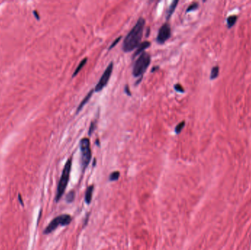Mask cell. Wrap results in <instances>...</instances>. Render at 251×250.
Returning <instances> with one entry per match:
<instances>
[{
	"mask_svg": "<svg viewBox=\"0 0 251 250\" xmlns=\"http://www.w3.org/2000/svg\"><path fill=\"white\" fill-rule=\"evenodd\" d=\"M145 21L143 18L140 17L134 27L128 33L123 42L122 49L124 52H130L134 49L137 48L143 38V29Z\"/></svg>",
	"mask_w": 251,
	"mask_h": 250,
	"instance_id": "6da1fadb",
	"label": "cell"
},
{
	"mask_svg": "<svg viewBox=\"0 0 251 250\" xmlns=\"http://www.w3.org/2000/svg\"><path fill=\"white\" fill-rule=\"evenodd\" d=\"M71 164H72V159L70 158L68 160L67 162L65 164L64 168H63L62 175H61L60 179L58 183V186H57V194H56L55 200L56 202H58L63 197V194L65 193L66 187H67L68 181L70 178V173H71Z\"/></svg>",
	"mask_w": 251,
	"mask_h": 250,
	"instance_id": "7a4b0ae2",
	"label": "cell"
},
{
	"mask_svg": "<svg viewBox=\"0 0 251 250\" xmlns=\"http://www.w3.org/2000/svg\"><path fill=\"white\" fill-rule=\"evenodd\" d=\"M151 63V56L146 52H143L140 54L135 62L133 67L132 73L134 77L142 76Z\"/></svg>",
	"mask_w": 251,
	"mask_h": 250,
	"instance_id": "3957f363",
	"label": "cell"
},
{
	"mask_svg": "<svg viewBox=\"0 0 251 250\" xmlns=\"http://www.w3.org/2000/svg\"><path fill=\"white\" fill-rule=\"evenodd\" d=\"M81 150V164L82 170H85L90 164L92 153L90 149V142L88 138H83L80 143Z\"/></svg>",
	"mask_w": 251,
	"mask_h": 250,
	"instance_id": "277c9868",
	"label": "cell"
},
{
	"mask_svg": "<svg viewBox=\"0 0 251 250\" xmlns=\"http://www.w3.org/2000/svg\"><path fill=\"white\" fill-rule=\"evenodd\" d=\"M72 218L70 215L68 214H63V215L57 216L56 218L52 220V221L49 224L46 228L45 229L43 233L44 234H49L56 230L58 228L59 225H62V226H66L68 225L71 222Z\"/></svg>",
	"mask_w": 251,
	"mask_h": 250,
	"instance_id": "5b68a950",
	"label": "cell"
},
{
	"mask_svg": "<svg viewBox=\"0 0 251 250\" xmlns=\"http://www.w3.org/2000/svg\"><path fill=\"white\" fill-rule=\"evenodd\" d=\"M112 70H113V62H110V65L107 66V68H106V70L103 72V73L102 76H101V79H99L98 84H96V87H95L94 91L99 93L106 87L109 80H110V76H111L112 75Z\"/></svg>",
	"mask_w": 251,
	"mask_h": 250,
	"instance_id": "8992f818",
	"label": "cell"
},
{
	"mask_svg": "<svg viewBox=\"0 0 251 250\" xmlns=\"http://www.w3.org/2000/svg\"><path fill=\"white\" fill-rule=\"evenodd\" d=\"M171 36V26L168 24H165L161 26L158 32L157 41L159 43L162 44L167 41Z\"/></svg>",
	"mask_w": 251,
	"mask_h": 250,
	"instance_id": "52a82bcc",
	"label": "cell"
},
{
	"mask_svg": "<svg viewBox=\"0 0 251 250\" xmlns=\"http://www.w3.org/2000/svg\"><path fill=\"white\" fill-rule=\"evenodd\" d=\"M151 46V43L149 41H144L143 43H140V45L137 46L136 52H134V55H133V58L137 57L139 54H141L142 53L145 52V49H147Z\"/></svg>",
	"mask_w": 251,
	"mask_h": 250,
	"instance_id": "ba28073f",
	"label": "cell"
},
{
	"mask_svg": "<svg viewBox=\"0 0 251 250\" xmlns=\"http://www.w3.org/2000/svg\"><path fill=\"white\" fill-rule=\"evenodd\" d=\"M93 92H94V90H91L90 92L87 93V96H86L85 98H83V100L81 101V103H80V105H79L78 108H77V110H76V114L79 113V112H80V111L82 110V109L83 108L84 106H85V105L86 104V103H87V102L90 101V98L92 97L93 94Z\"/></svg>",
	"mask_w": 251,
	"mask_h": 250,
	"instance_id": "9c48e42d",
	"label": "cell"
},
{
	"mask_svg": "<svg viewBox=\"0 0 251 250\" xmlns=\"http://www.w3.org/2000/svg\"><path fill=\"white\" fill-rule=\"evenodd\" d=\"M93 189H94L93 186H90L88 188H87V190H86L85 200V202H87V204H90L91 202V200H92Z\"/></svg>",
	"mask_w": 251,
	"mask_h": 250,
	"instance_id": "30bf717a",
	"label": "cell"
},
{
	"mask_svg": "<svg viewBox=\"0 0 251 250\" xmlns=\"http://www.w3.org/2000/svg\"><path fill=\"white\" fill-rule=\"evenodd\" d=\"M178 0H175V1H173V2L171 3V6L169 7V8L168 9V10H167V19H169L171 17V15H173V13H174L175 8H176V6L177 5H178Z\"/></svg>",
	"mask_w": 251,
	"mask_h": 250,
	"instance_id": "8fae6325",
	"label": "cell"
},
{
	"mask_svg": "<svg viewBox=\"0 0 251 250\" xmlns=\"http://www.w3.org/2000/svg\"><path fill=\"white\" fill-rule=\"evenodd\" d=\"M87 58H84V59L80 62V64H79V66H77V68H76V70H75L74 72H73V75H72V77H75L77 74H78L79 73H80V70H82V68H83V67L85 66V64L87 63Z\"/></svg>",
	"mask_w": 251,
	"mask_h": 250,
	"instance_id": "7c38bea8",
	"label": "cell"
},
{
	"mask_svg": "<svg viewBox=\"0 0 251 250\" xmlns=\"http://www.w3.org/2000/svg\"><path fill=\"white\" fill-rule=\"evenodd\" d=\"M236 22V15H231L230 16L229 19H228V26L229 27H231L235 24V23Z\"/></svg>",
	"mask_w": 251,
	"mask_h": 250,
	"instance_id": "4fadbf2b",
	"label": "cell"
},
{
	"mask_svg": "<svg viewBox=\"0 0 251 250\" xmlns=\"http://www.w3.org/2000/svg\"><path fill=\"white\" fill-rule=\"evenodd\" d=\"M218 74H219V68L217 66L214 67L212 70L211 76L210 77H211L212 79H215L218 76Z\"/></svg>",
	"mask_w": 251,
	"mask_h": 250,
	"instance_id": "5bb4252c",
	"label": "cell"
},
{
	"mask_svg": "<svg viewBox=\"0 0 251 250\" xmlns=\"http://www.w3.org/2000/svg\"><path fill=\"white\" fill-rule=\"evenodd\" d=\"M119 177H120V172L115 171L112 172L110 175V181H115L118 180Z\"/></svg>",
	"mask_w": 251,
	"mask_h": 250,
	"instance_id": "9a60e30c",
	"label": "cell"
},
{
	"mask_svg": "<svg viewBox=\"0 0 251 250\" xmlns=\"http://www.w3.org/2000/svg\"><path fill=\"white\" fill-rule=\"evenodd\" d=\"M184 126H185V122H184V121H182V122L178 123V124L176 126V127H175V133H176L177 134L180 133L181 131H182V129H183V128L184 127Z\"/></svg>",
	"mask_w": 251,
	"mask_h": 250,
	"instance_id": "2e32d148",
	"label": "cell"
},
{
	"mask_svg": "<svg viewBox=\"0 0 251 250\" xmlns=\"http://www.w3.org/2000/svg\"><path fill=\"white\" fill-rule=\"evenodd\" d=\"M74 197H75V192H74V191H70V192L68 194L67 198H66V200H67L68 202H71L73 200H74Z\"/></svg>",
	"mask_w": 251,
	"mask_h": 250,
	"instance_id": "e0dca14e",
	"label": "cell"
},
{
	"mask_svg": "<svg viewBox=\"0 0 251 250\" xmlns=\"http://www.w3.org/2000/svg\"><path fill=\"white\" fill-rule=\"evenodd\" d=\"M198 8V2H193L188 7V8L187 9V12L188 13V12H190V11H192V10H196Z\"/></svg>",
	"mask_w": 251,
	"mask_h": 250,
	"instance_id": "ac0fdd59",
	"label": "cell"
},
{
	"mask_svg": "<svg viewBox=\"0 0 251 250\" xmlns=\"http://www.w3.org/2000/svg\"><path fill=\"white\" fill-rule=\"evenodd\" d=\"M95 129H96V123H95V122H92L90 123V128H89V131H88L89 136H92L93 133L94 132Z\"/></svg>",
	"mask_w": 251,
	"mask_h": 250,
	"instance_id": "d6986e66",
	"label": "cell"
},
{
	"mask_svg": "<svg viewBox=\"0 0 251 250\" xmlns=\"http://www.w3.org/2000/svg\"><path fill=\"white\" fill-rule=\"evenodd\" d=\"M174 89L175 90L177 91V92H178V93H184V87H182L181 85L180 84H175L174 85Z\"/></svg>",
	"mask_w": 251,
	"mask_h": 250,
	"instance_id": "ffe728a7",
	"label": "cell"
},
{
	"mask_svg": "<svg viewBox=\"0 0 251 250\" xmlns=\"http://www.w3.org/2000/svg\"><path fill=\"white\" fill-rule=\"evenodd\" d=\"M121 38H122V37L120 36V37H118V38H117V39H115V40H114L113 43H112L111 44V46H110V48H109V50H110V49H112V48H113V47H115V46H116L117 44L119 43V41H120V40H121Z\"/></svg>",
	"mask_w": 251,
	"mask_h": 250,
	"instance_id": "44dd1931",
	"label": "cell"
},
{
	"mask_svg": "<svg viewBox=\"0 0 251 250\" xmlns=\"http://www.w3.org/2000/svg\"><path fill=\"white\" fill-rule=\"evenodd\" d=\"M125 93L128 95V96H131V93L130 92V90H129V86H128V85L125 86Z\"/></svg>",
	"mask_w": 251,
	"mask_h": 250,
	"instance_id": "7402d4cb",
	"label": "cell"
},
{
	"mask_svg": "<svg viewBox=\"0 0 251 250\" xmlns=\"http://www.w3.org/2000/svg\"><path fill=\"white\" fill-rule=\"evenodd\" d=\"M157 69H159V67H158V66H157V67H154V68H152L151 72H154Z\"/></svg>",
	"mask_w": 251,
	"mask_h": 250,
	"instance_id": "603a6c76",
	"label": "cell"
},
{
	"mask_svg": "<svg viewBox=\"0 0 251 250\" xmlns=\"http://www.w3.org/2000/svg\"><path fill=\"white\" fill-rule=\"evenodd\" d=\"M19 201H20L21 203H22V205H24V203H23V201H22V197H21L20 194H19Z\"/></svg>",
	"mask_w": 251,
	"mask_h": 250,
	"instance_id": "cb8c5ba5",
	"label": "cell"
},
{
	"mask_svg": "<svg viewBox=\"0 0 251 250\" xmlns=\"http://www.w3.org/2000/svg\"><path fill=\"white\" fill-rule=\"evenodd\" d=\"M96 145H97L98 146H100V143H99V140H97L96 141Z\"/></svg>",
	"mask_w": 251,
	"mask_h": 250,
	"instance_id": "d4e9b609",
	"label": "cell"
},
{
	"mask_svg": "<svg viewBox=\"0 0 251 250\" xmlns=\"http://www.w3.org/2000/svg\"><path fill=\"white\" fill-rule=\"evenodd\" d=\"M95 165H96V159L94 160V162H93V166H95Z\"/></svg>",
	"mask_w": 251,
	"mask_h": 250,
	"instance_id": "484cf974",
	"label": "cell"
}]
</instances>
